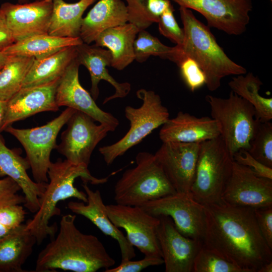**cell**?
I'll list each match as a JSON object with an SVG mask.
<instances>
[{
  "label": "cell",
  "instance_id": "obj_1",
  "mask_svg": "<svg viewBox=\"0 0 272 272\" xmlns=\"http://www.w3.org/2000/svg\"><path fill=\"white\" fill-rule=\"evenodd\" d=\"M202 245L244 272H257L272 261V249L258 228L254 209L225 202L203 205Z\"/></svg>",
  "mask_w": 272,
  "mask_h": 272
},
{
  "label": "cell",
  "instance_id": "obj_2",
  "mask_svg": "<svg viewBox=\"0 0 272 272\" xmlns=\"http://www.w3.org/2000/svg\"><path fill=\"white\" fill-rule=\"evenodd\" d=\"M76 218L72 214L62 216L57 236L38 255L35 271L96 272L115 264V260L96 236L77 228Z\"/></svg>",
  "mask_w": 272,
  "mask_h": 272
},
{
  "label": "cell",
  "instance_id": "obj_3",
  "mask_svg": "<svg viewBox=\"0 0 272 272\" xmlns=\"http://www.w3.org/2000/svg\"><path fill=\"white\" fill-rule=\"evenodd\" d=\"M179 10L184 39L181 45L174 46L171 61L178 65L185 58L194 60L204 72L206 85L211 91L220 87L225 77L246 74L245 67L227 55L209 28L197 20L191 10L180 7Z\"/></svg>",
  "mask_w": 272,
  "mask_h": 272
},
{
  "label": "cell",
  "instance_id": "obj_4",
  "mask_svg": "<svg viewBox=\"0 0 272 272\" xmlns=\"http://www.w3.org/2000/svg\"><path fill=\"white\" fill-rule=\"evenodd\" d=\"M49 183L39 199L40 206L32 219H29L26 225L35 237L36 243L41 244L48 236L51 239L56 232V223L49 224L50 219L60 214L57 203L70 198H76L85 203L87 195L74 185L77 178L80 177L84 183L90 182L93 185L103 184L108 178H98L91 175L88 167L75 164L67 160L57 159L51 162L48 171Z\"/></svg>",
  "mask_w": 272,
  "mask_h": 272
},
{
  "label": "cell",
  "instance_id": "obj_5",
  "mask_svg": "<svg viewBox=\"0 0 272 272\" xmlns=\"http://www.w3.org/2000/svg\"><path fill=\"white\" fill-rule=\"evenodd\" d=\"M233 161L221 135L200 143L189 192L192 197L202 205L222 202Z\"/></svg>",
  "mask_w": 272,
  "mask_h": 272
},
{
  "label": "cell",
  "instance_id": "obj_6",
  "mask_svg": "<svg viewBox=\"0 0 272 272\" xmlns=\"http://www.w3.org/2000/svg\"><path fill=\"white\" fill-rule=\"evenodd\" d=\"M135 161L136 166L125 171L114 186L116 203L141 206L176 192L154 154L139 152Z\"/></svg>",
  "mask_w": 272,
  "mask_h": 272
},
{
  "label": "cell",
  "instance_id": "obj_7",
  "mask_svg": "<svg viewBox=\"0 0 272 272\" xmlns=\"http://www.w3.org/2000/svg\"><path fill=\"white\" fill-rule=\"evenodd\" d=\"M205 99L231 156L240 150L248 151L259 123L253 106L232 91L226 98L208 95Z\"/></svg>",
  "mask_w": 272,
  "mask_h": 272
},
{
  "label": "cell",
  "instance_id": "obj_8",
  "mask_svg": "<svg viewBox=\"0 0 272 272\" xmlns=\"http://www.w3.org/2000/svg\"><path fill=\"white\" fill-rule=\"evenodd\" d=\"M136 95L143 103L138 108L130 106L125 108V116L130 123L127 133L117 142L99 149L107 165L141 142L169 118L168 110L162 104L160 96L154 91L141 89L137 91Z\"/></svg>",
  "mask_w": 272,
  "mask_h": 272
},
{
  "label": "cell",
  "instance_id": "obj_9",
  "mask_svg": "<svg viewBox=\"0 0 272 272\" xmlns=\"http://www.w3.org/2000/svg\"><path fill=\"white\" fill-rule=\"evenodd\" d=\"M76 111L67 107L57 117L42 126L20 129L10 125L4 130L15 137L23 146L35 181L48 182L50 154L57 146V136Z\"/></svg>",
  "mask_w": 272,
  "mask_h": 272
},
{
  "label": "cell",
  "instance_id": "obj_10",
  "mask_svg": "<svg viewBox=\"0 0 272 272\" xmlns=\"http://www.w3.org/2000/svg\"><path fill=\"white\" fill-rule=\"evenodd\" d=\"M111 222L126 233L128 241L145 256L162 257L157 237L159 217L153 216L140 206L121 204L106 205Z\"/></svg>",
  "mask_w": 272,
  "mask_h": 272
},
{
  "label": "cell",
  "instance_id": "obj_11",
  "mask_svg": "<svg viewBox=\"0 0 272 272\" xmlns=\"http://www.w3.org/2000/svg\"><path fill=\"white\" fill-rule=\"evenodd\" d=\"M140 207L153 216L169 217L182 234L202 241L205 228L204 206L190 193L176 192L147 201Z\"/></svg>",
  "mask_w": 272,
  "mask_h": 272
},
{
  "label": "cell",
  "instance_id": "obj_12",
  "mask_svg": "<svg viewBox=\"0 0 272 272\" xmlns=\"http://www.w3.org/2000/svg\"><path fill=\"white\" fill-rule=\"evenodd\" d=\"M85 113L76 111L61 134V142L56 149L72 163L88 167L92 154L97 145L111 129Z\"/></svg>",
  "mask_w": 272,
  "mask_h": 272
},
{
  "label": "cell",
  "instance_id": "obj_13",
  "mask_svg": "<svg viewBox=\"0 0 272 272\" xmlns=\"http://www.w3.org/2000/svg\"><path fill=\"white\" fill-rule=\"evenodd\" d=\"M194 10L205 18L209 27L228 35H239L249 23L252 0H170Z\"/></svg>",
  "mask_w": 272,
  "mask_h": 272
},
{
  "label": "cell",
  "instance_id": "obj_14",
  "mask_svg": "<svg viewBox=\"0 0 272 272\" xmlns=\"http://www.w3.org/2000/svg\"><path fill=\"white\" fill-rule=\"evenodd\" d=\"M222 201L254 209L272 206V179L260 177L249 167L233 161Z\"/></svg>",
  "mask_w": 272,
  "mask_h": 272
},
{
  "label": "cell",
  "instance_id": "obj_15",
  "mask_svg": "<svg viewBox=\"0 0 272 272\" xmlns=\"http://www.w3.org/2000/svg\"><path fill=\"white\" fill-rule=\"evenodd\" d=\"M159 218L156 234L165 271L192 272L194 260L202 245V241L182 234L169 217Z\"/></svg>",
  "mask_w": 272,
  "mask_h": 272
},
{
  "label": "cell",
  "instance_id": "obj_16",
  "mask_svg": "<svg viewBox=\"0 0 272 272\" xmlns=\"http://www.w3.org/2000/svg\"><path fill=\"white\" fill-rule=\"evenodd\" d=\"M199 143L164 142L154 154L168 179L177 192L189 193Z\"/></svg>",
  "mask_w": 272,
  "mask_h": 272
},
{
  "label": "cell",
  "instance_id": "obj_17",
  "mask_svg": "<svg viewBox=\"0 0 272 272\" xmlns=\"http://www.w3.org/2000/svg\"><path fill=\"white\" fill-rule=\"evenodd\" d=\"M80 65L76 57L60 79L55 94L57 105L83 112L114 131L119 124L118 120L98 107L91 95L82 86L79 79Z\"/></svg>",
  "mask_w": 272,
  "mask_h": 272
},
{
  "label": "cell",
  "instance_id": "obj_18",
  "mask_svg": "<svg viewBox=\"0 0 272 272\" xmlns=\"http://www.w3.org/2000/svg\"><path fill=\"white\" fill-rule=\"evenodd\" d=\"M52 8V0H39L17 4L6 2L0 9L16 42L33 35L48 34Z\"/></svg>",
  "mask_w": 272,
  "mask_h": 272
},
{
  "label": "cell",
  "instance_id": "obj_19",
  "mask_svg": "<svg viewBox=\"0 0 272 272\" xmlns=\"http://www.w3.org/2000/svg\"><path fill=\"white\" fill-rule=\"evenodd\" d=\"M59 80L36 86L22 88L8 101L1 132L13 122L44 111H57L55 94Z\"/></svg>",
  "mask_w": 272,
  "mask_h": 272
},
{
  "label": "cell",
  "instance_id": "obj_20",
  "mask_svg": "<svg viewBox=\"0 0 272 272\" xmlns=\"http://www.w3.org/2000/svg\"><path fill=\"white\" fill-rule=\"evenodd\" d=\"M82 187L87 195V202L71 201L67 203V208L73 213L85 217L103 234L116 240L121 252V261L131 260L135 256L134 247L110 220L100 192L92 190L87 183H84Z\"/></svg>",
  "mask_w": 272,
  "mask_h": 272
},
{
  "label": "cell",
  "instance_id": "obj_21",
  "mask_svg": "<svg viewBox=\"0 0 272 272\" xmlns=\"http://www.w3.org/2000/svg\"><path fill=\"white\" fill-rule=\"evenodd\" d=\"M76 49L77 60L80 65H84L90 73L91 95L95 100L99 94L98 84L101 80L108 82L115 89L112 95L104 99L103 104L114 99L124 98L129 94L131 90L130 84L127 82H118L109 74L106 68L111 65V54L109 50L84 42L76 46Z\"/></svg>",
  "mask_w": 272,
  "mask_h": 272
},
{
  "label": "cell",
  "instance_id": "obj_22",
  "mask_svg": "<svg viewBox=\"0 0 272 272\" xmlns=\"http://www.w3.org/2000/svg\"><path fill=\"white\" fill-rule=\"evenodd\" d=\"M220 135L218 122L207 116L197 117L179 111L162 125L159 138L164 142L199 143Z\"/></svg>",
  "mask_w": 272,
  "mask_h": 272
},
{
  "label": "cell",
  "instance_id": "obj_23",
  "mask_svg": "<svg viewBox=\"0 0 272 272\" xmlns=\"http://www.w3.org/2000/svg\"><path fill=\"white\" fill-rule=\"evenodd\" d=\"M30 168L27 159L21 157L15 150L9 149L0 135V178L9 177L20 187L25 198L24 207L35 213L40 206L39 199L47 183L32 180L27 173Z\"/></svg>",
  "mask_w": 272,
  "mask_h": 272
},
{
  "label": "cell",
  "instance_id": "obj_24",
  "mask_svg": "<svg viewBox=\"0 0 272 272\" xmlns=\"http://www.w3.org/2000/svg\"><path fill=\"white\" fill-rule=\"evenodd\" d=\"M127 23L125 4L122 0H100L83 19L80 37L85 43L94 42L104 31Z\"/></svg>",
  "mask_w": 272,
  "mask_h": 272
},
{
  "label": "cell",
  "instance_id": "obj_25",
  "mask_svg": "<svg viewBox=\"0 0 272 272\" xmlns=\"http://www.w3.org/2000/svg\"><path fill=\"white\" fill-rule=\"evenodd\" d=\"M36 243L35 237L22 224L0 238V272H26L24 264Z\"/></svg>",
  "mask_w": 272,
  "mask_h": 272
},
{
  "label": "cell",
  "instance_id": "obj_26",
  "mask_svg": "<svg viewBox=\"0 0 272 272\" xmlns=\"http://www.w3.org/2000/svg\"><path fill=\"white\" fill-rule=\"evenodd\" d=\"M139 32L135 26L126 23L102 32L95 45L107 48L111 54L110 66L121 71L134 60L133 44Z\"/></svg>",
  "mask_w": 272,
  "mask_h": 272
},
{
  "label": "cell",
  "instance_id": "obj_27",
  "mask_svg": "<svg viewBox=\"0 0 272 272\" xmlns=\"http://www.w3.org/2000/svg\"><path fill=\"white\" fill-rule=\"evenodd\" d=\"M76 56V46H73L35 59L22 88L43 85L60 79Z\"/></svg>",
  "mask_w": 272,
  "mask_h": 272
},
{
  "label": "cell",
  "instance_id": "obj_28",
  "mask_svg": "<svg viewBox=\"0 0 272 272\" xmlns=\"http://www.w3.org/2000/svg\"><path fill=\"white\" fill-rule=\"evenodd\" d=\"M96 1L80 0L67 3L63 0H52L48 34L60 37H80L83 15Z\"/></svg>",
  "mask_w": 272,
  "mask_h": 272
},
{
  "label": "cell",
  "instance_id": "obj_29",
  "mask_svg": "<svg viewBox=\"0 0 272 272\" xmlns=\"http://www.w3.org/2000/svg\"><path fill=\"white\" fill-rule=\"evenodd\" d=\"M82 43L80 37H60L48 34H38L15 42L3 51L9 55L38 59L65 47L77 46Z\"/></svg>",
  "mask_w": 272,
  "mask_h": 272
},
{
  "label": "cell",
  "instance_id": "obj_30",
  "mask_svg": "<svg viewBox=\"0 0 272 272\" xmlns=\"http://www.w3.org/2000/svg\"><path fill=\"white\" fill-rule=\"evenodd\" d=\"M262 82L252 73L239 75L228 83L231 91L249 102L254 107L256 120L265 122L272 119V98L259 93Z\"/></svg>",
  "mask_w": 272,
  "mask_h": 272
},
{
  "label": "cell",
  "instance_id": "obj_31",
  "mask_svg": "<svg viewBox=\"0 0 272 272\" xmlns=\"http://www.w3.org/2000/svg\"><path fill=\"white\" fill-rule=\"evenodd\" d=\"M35 58L10 55L0 70V100L8 101L22 87Z\"/></svg>",
  "mask_w": 272,
  "mask_h": 272
},
{
  "label": "cell",
  "instance_id": "obj_32",
  "mask_svg": "<svg viewBox=\"0 0 272 272\" xmlns=\"http://www.w3.org/2000/svg\"><path fill=\"white\" fill-rule=\"evenodd\" d=\"M138 34L133 44L134 60L142 63L152 55L171 61L174 46L164 45L145 30L139 31Z\"/></svg>",
  "mask_w": 272,
  "mask_h": 272
},
{
  "label": "cell",
  "instance_id": "obj_33",
  "mask_svg": "<svg viewBox=\"0 0 272 272\" xmlns=\"http://www.w3.org/2000/svg\"><path fill=\"white\" fill-rule=\"evenodd\" d=\"M247 151L260 163L272 168V123L270 121H259Z\"/></svg>",
  "mask_w": 272,
  "mask_h": 272
},
{
  "label": "cell",
  "instance_id": "obj_34",
  "mask_svg": "<svg viewBox=\"0 0 272 272\" xmlns=\"http://www.w3.org/2000/svg\"><path fill=\"white\" fill-rule=\"evenodd\" d=\"M192 272L244 271L235 264L202 245L195 257Z\"/></svg>",
  "mask_w": 272,
  "mask_h": 272
},
{
  "label": "cell",
  "instance_id": "obj_35",
  "mask_svg": "<svg viewBox=\"0 0 272 272\" xmlns=\"http://www.w3.org/2000/svg\"><path fill=\"white\" fill-rule=\"evenodd\" d=\"M127 22L135 26L139 31L145 30L155 23L147 6V0H125Z\"/></svg>",
  "mask_w": 272,
  "mask_h": 272
},
{
  "label": "cell",
  "instance_id": "obj_36",
  "mask_svg": "<svg viewBox=\"0 0 272 272\" xmlns=\"http://www.w3.org/2000/svg\"><path fill=\"white\" fill-rule=\"evenodd\" d=\"M174 11L172 5L162 14L158 22V29L161 35L177 45H179L183 41L184 32L183 28L179 27L175 19Z\"/></svg>",
  "mask_w": 272,
  "mask_h": 272
},
{
  "label": "cell",
  "instance_id": "obj_37",
  "mask_svg": "<svg viewBox=\"0 0 272 272\" xmlns=\"http://www.w3.org/2000/svg\"><path fill=\"white\" fill-rule=\"evenodd\" d=\"M178 66L182 79L191 92H193L206 85V75L194 60L185 58Z\"/></svg>",
  "mask_w": 272,
  "mask_h": 272
},
{
  "label": "cell",
  "instance_id": "obj_38",
  "mask_svg": "<svg viewBox=\"0 0 272 272\" xmlns=\"http://www.w3.org/2000/svg\"><path fill=\"white\" fill-rule=\"evenodd\" d=\"M19 185L11 178H0V207L25 202V198L18 194Z\"/></svg>",
  "mask_w": 272,
  "mask_h": 272
},
{
  "label": "cell",
  "instance_id": "obj_39",
  "mask_svg": "<svg viewBox=\"0 0 272 272\" xmlns=\"http://www.w3.org/2000/svg\"><path fill=\"white\" fill-rule=\"evenodd\" d=\"M26 212L20 204L0 207V223L12 231L21 225L25 220Z\"/></svg>",
  "mask_w": 272,
  "mask_h": 272
},
{
  "label": "cell",
  "instance_id": "obj_40",
  "mask_svg": "<svg viewBox=\"0 0 272 272\" xmlns=\"http://www.w3.org/2000/svg\"><path fill=\"white\" fill-rule=\"evenodd\" d=\"M164 263L162 257L145 256L139 260H128L121 261L116 267L105 269L104 272H140L151 266H157Z\"/></svg>",
  "mask_w": 272,
  "mask_h": 272
},
{
  "label": "cell",
  "instance_id": "obj_41",
  "mask_svg": "<svg viewBox=\"0 0 272 272\" xmlns=\"http://www.w3.org/2000/svg\"><path fill=\"white\" fill-rule=\"evenodd\" d=\"M234 161L250 168L257 175L272 179V168L267 167L253 157L247 151L240 150L233 156Z\"/></svg>",
  "mask_w": 272,
  "mask_h": 272
},
{
  "label": "cell",
  "instance_id": "obj_42",
  "mask_svg": "<svg viewBox=\"0 0 272 272\" xmlns=\"http://www.w3.org/2000/svg\"><path fill=\"white\" fill-rule=\"evenodd\" d=\"M254 213L259 230L272 249V206L255 209Z\"/></svg>",
  "mask_w": 272,
  "mask_h": 272
},
{
  "label": "cell",
  "instance_id": "obj_43",
  "mask_svg": "<svg viewBox=\"0 0 272 272\" xmlns=\"http://www.w3.org/2000/svg\"><path fill=\"white\" fill-rule=\"evenodd\" d=\"M147 6L155 23H158L160 17L172 4L170 0H147Z\"/></svg>",
  "mask_w": 272,
  "mask_h": 272
},
{
  "label": "cell",
  "instance_id": "obj_44",
  "mask_svg": "<svg viewBox=\"0 0 272 272\" xmlns=\"http://www.w3.org/2000/svg\"><path fill=\"white\" fill-rule=\"evenodd\" d=\"M15 42L2 11L0 9V51Z\"/></svg>",
  "mask_w": 272,
  "mask_h": 272
},
{
  "label": "cell",
  "instance_id": "obj_45",
  "mask_svg": "<svg viewBox=\"0 0 272 272\" xmlns=\"http://www.w3.org/2000/svg\"><path fill=\"white\" fill-rule=\"evenodd\" d=\"M8 101L0 100V132L7 111Z\"/></svg>",
  "mask_w": 272,
  "mask_h": 272
},
{
  "label": "cell",
  "instance_id": "obj_46",
  "mask_svg": "<svg viewBox=\"0 0 272 272\" xmlns=\"http://www.w3.org/2000/svg\"><path fill=\"white\" fill-rule=\"evenodd\" d=\"M10 57V55L3 51H0V70L5 65Z\"/></svg>",
  "mask_w": 272,
  "mask_h": 272
},
{
  "label": "cell",
  "instance_id": "obj_47",
  "mask_svg": "<svg viewBox=\"0 0 272 272\" xmlns=\"http://www.w3.org/2000/svg\"><path fill=\"white\" fill-rule=\"evenodd\" d=\"M272 271V261L264 264L258 270L257 272H271Z\"/></svg>",
  "mask_w": 272,
  "mask_h": 272
},
{
  "label": "cell",
  "instance_id": "obj_48",
  "mask_svg": "<svg viewBox=\"0 0 272 272\" xmlns=\"http://www.w3.org/2000/svg\"><path fill=\"white\" fill-rule=\"evenodd\" d=\"M11 231L0 223V238L6 235Z\"/></svg>",
  "mask_w": 272,
  "mask_h": 272
},
{
  "label": "cell",
  "instance_id": "obj_49",
  "mask_svg": "<svg viewBox=\"0 0 272 272\" xmlns=\"http://www.w3.org/2000/svg\"><path fill=\"white\" fill-rule=\"evenodd\" d=\"M28 0H18V1L19 2H21V3H24V2H27Z\"/></svg>",
  "mask_w": 272,
  "mask_h": 272
},
{
  "label": "cell",
  "instance_id": "obj_50",
  "mask_svg": "<svg viewBox=\"0 0 272 272\" xmlns=\"http://www.w3.org/2000/svg\"><path fill=\"white\" fill-rule=\"evenodd\" d=\"M270 1H271V0H270Z\"/></svg>",
  "mask_w": 272,
  "mask_h": 272
}]
</instances>
